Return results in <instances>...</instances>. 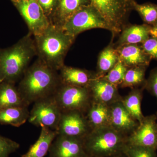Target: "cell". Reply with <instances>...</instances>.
<instances>
[{
	"instance_id": "cell-14",
	"label": "cell",
	"mask_w": 157,
	"mask_h": 157,
	"mask_svg": "<svg viewBox=\"0 0 157 157\" xmlns=\"http://www.w3.org/2000/svg\"><path fill=\"white\" fill-rule=\"evenodd\" d=\"M92 101L110 106L121 101L117 87L102 77H97L90 83L88 87Z\"/></svg>"
},
{
	"instance_id": "cell-21",
	"label": "cell",
	"mask_w": 157,
	"mask_h": 157,
	"mask_svg": "<svg viewBox=\"0 0 157 157\" xmlns=\"http://www.w3.org/2000/svg\"><path fill=\"white\" fill-rule=\"evenodd\" d=\"M37 141L30 147L28 151L21 157H44L49 151L51 145L55 139L56 131L42 127Z\"/></svg>"
},
{
	"instance_id": "cell-30",
	"label": "cell",
	"mask_w": 157,
	"mask_h": 157,
	"mask_svg": "<svg viewBox=\"0 0 157 157\" xmlns=\"http://www.w3.org/2000/svg\"><path fill=\"white\" fill-rule=\"evenodd\" d=\"M44 14L51 22L52 18L56 10L59 0H37Z\"/></svg>"
},
{
	"instance_id": "cell-2",
	"label": "cell",
	"mask_w": 157,
	"mask_h": 157,
	"mask_svg": "<svg viewBox=\"0 0 157 157\" xmlns=\"http://www.w3.org/2000/svg\"><path fill=\"white\" fill-rule=\"evenodd\" d=\"M29 33L14 45L0 48V84L16 83L21 79L31 60L37 56L34 39Z\"/></svg>"
},
{
	"instance_id": "cell-18",
	"label": "cell",
	"mask_w": 157,
	"mask_h": 157,
	"mask_svg": "<svg viewBox=\"0 0 157 157\" xmlns=\"http://www.w3.org/2000/svg\"><path fill=\"white\" fill-rule=\"evenodd\" d=\"M152 27L148 25H128L121 32L115 48L122 45L143 43L151 36Z\"/></svg>"
},
{
	"instance_id": "cell-28",
	"label": "cell",
	"mask_w": 157,
	"mask_h": 157,
	"mask_svg": "<svg viewBox=\"0 0 157 157\" xmlns=\"http://www.w3.org/2000/svg\"><path fill=\"white\" fill-rule=\"evenodd\" d=\"M121 152L127 157H157L156 151L152 149L126 143Z\"/></svg>"
},
{
	"instance_id": "cell-38",
	"label": "cell",
	"mask_w": 157,
	"mask_h": 157,
	"mask_svg": "<svg viewBox=\"0 0 157 157\" xmlns=\"http://www.w3.org/2000/svg\"></svg>"
},
{
	"instance_id": "cell-32",
	"label": "cell",
	"mask_w": 157,
	"mask_h": 157,
	"mask_svg": "<svg viewBox=\"0 0 157 157\" xmlns=\"http://www.w3.org/2000/svg\"><path fill=\"white\" fill-rule=\"evenodd\" d=\"M143 50L151 59L157 60V38L151 36L141 45Z\"/></svg>"
},
{
	"instance_id": "cell-34",
	"label": "cell",
	"mask_w": 157,
	"mask_h": 157,
	"mask_svg": "<svg viewBox=\"0 0 157 157\" xmlns=\"http://www.w3.org/2000/svg\"><path fill=\"white\" fill-rule=\"evenodd\" d=\"M111 157H127L122 152L120 153L117 154Z\"/></svg>"
},
{
	"instance_id": "cell-5",
	"label": "cell",
	"mask_w": 157,
	"mask_h": 157,
	"mask_svg": "<svg viewBox=\"0 0 157 157\" xmlns=\"http://www.w3.org/2000/svg\"><path fill=\"white\" fill-rule=\"evenodd\" d=\"M111 29L113 36L120 34L128 25L136 0H90Z\"/></svg>"
},
{
	"instance_id": "cell-20",
	"label": "cell",
	"mask_w": 157,
	"mask_h": 157,
	"mask_svg": "<svg viewBox=\"0 0 157 157\" xmlns=\"http://www.w3.org/2000/svg\"><path fill=\"white\" fill-rule=\"evenodd\" d=\"M28 106L14 83L3 82L0 84V110L9 107Z\"/></svg>"
},
{
	"instance_id": "cell-13",
	"label": "cell",
	"mask_w": 157,
	"mask_h": 157,
	"mask_svg": "<svg viewBox=\"0 0 157 157\" xmlns=\"http://www.w3.org/2000/svg\"><path fill=\"white\" fill-rule=\"evenodd\" d=\"M111 127L120 134L128 137L139 125V123L127 110L121 101L109 106Z\"/></svg>"
},
{
	"instance_id": "cell-35",
	"label": "cell",
	"mask_w": 157,
	"mask_h": 157,
	"mask_svg": "<svg viewBox=\"0 0 157 157\" xmlns=\"http://www.w3.org/2000/svg\"><path fill=\"white\" fill-rule=\"evenodd\" d=\"M155 115H156V118H157V112L156 113Z\"/></svg>"
},
{
	"instance_id": "cell-4",
	"label": "cell",
	"mask_w": 157,
	"mask_h": 157,
	"mask_svg": "<svg viewBox=\"0 0 157 157\" xmlns=\"http://www.w3.org/2000/svg\"><path fill=\"white\" fill-rule=\"evenodd\" d=\"M127 137L107 126L93 129L82 140L88 156L111 157L121 152Z\"/></svg>"
},
{
	"instance_id": "cell-24",
	"label": "cell",
	"mask_w": 157,
	"mask_h": 157,
	"mask_svg": "<svg viewBox=\"0 0 157 157\" xmlns=\"http://www.w3.org/2000/svg\"><path fill=\"white\" fill-rule=\"evenodd\" d=\"M119 60L118 55L113 45L110 44L99 55L97 66L98 77H103L110 71Z\"/></svg>"
},
{
	"instance_id": "cell-16",
	"label": "cell",
	"mask_w": 157,
	"mask_h": 157,
	"mask_svg": "<svg viewBox=\"0 0 157 157\" xmlns=\"http://www.w3.org/2000/svg\"><path fill=\"white\" fill-rule=\"evenodd\" d=\"M59 71L62 83L79 87L88 88L90 83L97 76L96 73L88 70L65 65Z\"/></svg>"
},
{
	"instance_id": "cell-8",
	"label": "cell",
	"mask_w": 157,
	"mask_h": 157,
	"mask_svg": "<svg viewBox=\"0 0 157 157\" xmlns=\"http://www.w3.org/2000/svg\"><path fill=\"white\" fill-rule=\"evenodd\" d=\"M62 113L53 95L34 103L29 113V122L37 127L56 131Z\"/></svg>"
},
{
	"instance_id": "cell-36",
	"label": "cell",
	"mask_w": 157,
	"mask_h": 157,
	"mask_svg": "<svg viewBox=\"0 0 157 157\" xmlns=\"http://www.w3.org/2000/svg\"><path fill=\"white\" fill-rule=\"evenodd\" d=\"M11 2H13V1H16V0H10Z\"/></svg>"
},
{
	"instance_id": "cell-19",
	"label": "cell",
	"mask_w": 157,
	"mask_h": 157,
	"mask_svg": "<svg viewBox=\"0 0 157 157\" xmlns=\"http://www.w3.org/2000/svg\"><path fill=\"white\" fill-rule=\"evenodd\" d=\"M86 113L92 130L109 126L110 109L109 105L92 101Z\"/></svg>"
},
{
	"instance_id": "cell-10",
	"label": "cell",
	"mask_w": 157,
	"mask_h": 157,
	"mask_svg": "<svg viewBox=\"0 0 157 157\" xmlns=\"http://www.w3.org/2000/svg\"><path fill=\"white\" fill-rule=\"evenodd\" d=\"M92 129L84 113L78 111L62 112L57 135L83 139Z\"/></svg>"
},
{
	"instance_id": "cell-27",
	"label": "cell",
	"mask_w": 157,
	"mask_h": 157,
	"mask_svg": "<svg viewBox=\"0 0 157 157\" xmlns=\"http://www.w3.org/2000/svg\"><path fill=\"white\" fill-rule=\"evenodd\" d=\"M128 68L119 59L115 66L102 77L117 87L119 85L121 86L123 82Z\"/></svg>"
},
{
	"instance_id": "cell-17",
	"label": "cell",
	"mask_w": 157,
	"mask_h": 157,
	"mask_svg": "<svg viewBox=\"0 0 157 157\" xmlns=\"http://www.w3.org/2000/svg\"><path fill=\"white\" fill-rule=\"evenodd\" d=\"M90 4V0H59L51 23L61 28L78 10Z\"/></svg>"
},
{
	"instance_id": "cell-29",
	"label": "cell",
	"mask_w": 157,
	"mask_h": 157,
	"mask_svg": "<svg viewBox=\"0 0 157 157\" xmlns=\"http://www.w3.org/2000/svg\"><path fill=\"white\" fill-rule=\"evenodd\" d=\"M19 147L20 144L16 141L0 135V157H9Z\"/></svg>"
},
{
	"instance_id": "cell-12",
	"label": "cell",
	"mask_w": 157,
	"mask_h": 157,
	"mask_svg": "<svg viewBox=\"0 0 157 157\" xmlns=\"http://www.w3.org/2000/svg\"><path fill=\"white\" fill-rule=\"evenodd\" d=\"M83 139L57 135L51 145L48 157H86Z\"/></svg>"
},
{
	"instance_id": "cell-1",
	"label": "cell",
	"mask_w": 157,
	"mask_h": 157,
	"mask_svg": "<svg viewBox=\"0 0 157 157\" xmlns=\"http://www.w3.org/2000/svg\"><path fill=\"white\" fill-rule=\"evenodd\" d=\"M61 83L58 71L38 59L25 71L17 89L29 105L53 95Z\"/></svg>"
},
{
	"instance_id": "cell-9",
	"label": "cell",
	"mask_w": 157,
	"mask_h": 157,
	"mask_svg": "<svg viewBox=\"0 0 157 157\" xmlns=\"http://www.w3.org/2000/svg\"><path fill=\"white\" fill-rule=\"evenodd\" d=\"M11 2L26 24L29 33L33 36L42 33L51 23L37 0H16Z\"/></svg>"
},
{
	"instance_id": "cell-11",
	"label": "cell",
	"mask_w": 157,
	"mask_h": 157,
	"mask_svg": "<svg viewBox=\"0 0 157 157\" xmlns=\"http://www.w3.org/2000/svg\"><path fill=\"white\" fill-rule=\"evenodd\" d=\"M126 144L157 151V123L155 114L144 116L135 131L127 137Z\"/></svg>"
},
{
	"instance_id": "cell-22",
	"label": "cell",
	"mask_w": 157,
	"mask_h": 157,
	"mask_svg": "<svg viewBox=\"0 0 157 157\" xmlns=\"http://www.w3.org/2000/svg\"><path fill=\"white\" fill-rule=\"evenodd\" d=\"M144 87L132 89L128 94L122 98L121 102L129 113L140 124L144 116L141 110V102Z\"/></svg>"
},
{
	"instance_id": "cell-6",
	"label": "cell",
	"mask_w": 157,
	"mask_h": 157,
	"mask_svg": "<svg viewBox=\"0 0 157 157\" xmlns=\"http://www.w3.org/2000/svg\"><path fill=\"white\" fill-rule=\"evenodd\" d=\"M61 28L66 33L75 38L82 32L93 29H103L111 32L105 20L91 4L78 10Z\"/></svg>"
},
{
	"instance_id": "cell-3",
	"label": "cell",
	"mask_w": 157,
	"mask_h": 157,
	"mask_svg": "<svg viewBox=\"0 0 157 157\" xmlns=\"http://www.w3.org/2000/svg\"><path fill=\"white\" fill-rule=\"evenodd\" d=\"M76 38L51 23L42 33L34 36L38 59L59 71L64 65L65 57Z\"/></svg>"
},
{
	"instance_id": "cell-15",
	"label": "cell",
	"mask_w": 157,
	"mask_h": 157,
	"mask_svg": "<svg viewBox=\"0 0 157 157\" xmlns=\"http://www.w3.org/2000/svg\"><path fill=\"white\" fill-rule=\"evenodd\" d=\"M119 59L128 68L137 66L148 67L152 59L137 44L122 45L116 48Z\"/></svg>"
},
{
	"instance_id": "cell-31",
	"label": "cell",
	"mask_w": 157,
	"mask_h": 157,
	"mask_svg": "<svg viewBox=\"0 0 157 157\" xmlns=\"http://www.w3.org/2000/svg\"><path fill=\"white\" fill-rule=\"evenodd\" d=\"M144 89L157 99V67L151 71L146 79Z\"/></svg>"
},
{
	"instance_id": "cell-7",
	"label": "cell",
	"mask_w": 157,
	"mask_h": 157,
	"mask_svg": "<svg viewBox=\"0 0 157 157\" xmlns=\"http://www.w3.org/2000/svg\"><path fill=\"white\" fill-rule=\"evenodd\" d=\"M53 96L62 112L78 111L85 114L92 101L88 88L62 83Z\"/></svg>"
},
{
	"instance_id": "cell-26",
	"label": "cell",
	"mask_w": 157,
	"mask_h": 157,
	"mask_svg": "<svg viewBox=\"0 0 157 157\" xmlns=\"http://www.w3.org/2000/svg\"><path fill=\"white\" fill-rule=\"evenodd\" d=\"M134 10L137 11L144 24L153 26L157 22V5L150 2L138 4L134 6Z\"/></svg>"
},
{
	"instance_id": "cell-25",
	"label": "cell",
	"mask_w": 157,
	"mask_h": 157,
	"mask_svg": "<svg viewBox=\"0 0 157 157\" xmlns=\"http://www.w3.org/2000/svg\"><path fill=\"white\" fill-rule=\"evenodd\" d=\"M147 67L137 66L128 68L123 82L121 85L122 88L144 87L146 82L145 72Z\"/></svg>"
},
{
	"instance_id": "cell-33",
	"label": "cell",
	"mask_w": 157,
	"mask_h": 157,
	"mask_svg": "<svg viewBox=\"0 0 157 157\" xmlns=\"http://www.w3.org/2000/svg\"><path fill=\"white\" fill-rule=\"evenodd\" d=\"M151 36L154 37H157V22L154 25L152 26Z\"/></svg>"
},
{
	"instance_id": "cell-23",
	"label": "cell",
	"mask_w": 157,
	"mask_h": 157,
	"mask_svg": "<svg viewBox=\"0 0 157 157\" xmlns=\"http://www.w3.org/2000/svg\"><path fill=\"white\" fill-rule=\"evenodd\" d=\"M28 107H9L0 110V124L18 127L28 120Z\"/></svg>"
},
{
	"instance_id": "cell-37",
	"label": "cell",
	"mask_w": 157,
	"mask_h": 157,
	"mask_svg": "<svg viewBox=\"0 0 157 157\" xmlns=\"http://www.w3.org/2000/svg\"><path fill=\"white\" fill-rule=\"evenodd\" d=\"M86 157H92L88 156H86Z\"/></svg>"
}]
</instances>
